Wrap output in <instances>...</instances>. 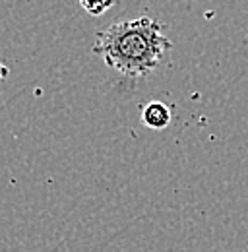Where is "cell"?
I'll return each mask as SVG.
<instances>
[{
    "instance_id": "cell-1",
    "label": "cell",
    "mask_w": 248,
    "mask_h": 252,
    "mask_svg": "<svg viewBox=\"0 0 248 252\" xmlns=\"http://www.w3.org/2000/svg\"><path fill=\"white\" fill-rule=\"evenodd\" d=\"M171 41L161 22L150 16L109 26L95 35L93 53L126 78H146L161 64Z\"/></svg>"
},
{
    "instance_id": "cell-2",
    "label": "cell",
    "mask_w": 248,
    "mask_h": 252,
    "mask_svg": "<svg viewBox=\"0 0 248 252\" xmlns=\"http://www.w3.org/2000/svg\"><path fill=\"white\" fill-rule=\"evenodd\" d=\"M140 119H142V125L152 128V130H165L171 125L173 113H171L169 105H165L161 101H150L142 107Z\"/></svg>"
},
{
    "instance_id": "cell-3",
    "label": "cell",
    "mask_w": 248,
    "mask_h": 252,
    "mask_svg": "<svg viewBox=\"0 0 248 252\" xmlns=\"http://www.w3.org/2000/svg\"><path fill=\"white\" fill-rule=\"evenodd\" d=\"M113 4H115V0H80V6L90 16H103Z\"/></svg>"
},
{
    "instance_id": "cell-4",
    "label": "cell",
    "mask_w": 248,
    "mask_h": 252,
    "mask_svg": "<svg viewBox=\"0 0 248 252\" xmlns=\"http://www.w3.org/2000/svg\"><path fill=\"white\" fill-rule=\"evenodd\" d=\"M6 76H8V68H6L4 64L0 63V82H2V80H4Z\"/></svg>"
}]
</instances>
